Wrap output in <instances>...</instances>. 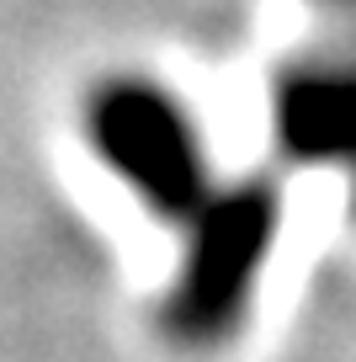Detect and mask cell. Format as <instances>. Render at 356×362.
Instances as JSON below:
<instances>
[{
  "label": "cell",
  "instance_id": "6da1fadb",
  "mask_svg": "<svg viewBox=\"0 0 356 362\" xmlns=\"http://www.w3.org/2000/svg\"><path fill=\"white\" fill-rule=\"evenodd\" d=\"M277 240V192L271 187H234L191 214V240L165 298V325L186 346H218L239 330L256 298L261 267Z\"/></svg>",
  "mask_w": 356,
  "mask_h": 362
},
{
  "label": "cell",
  "instance_id": "7a4b0ae2",
  "mask_svg": "<svg viewBox=\"0 0 356 362\" xmlns=\"http://www.w3.org/2000/svg\"><path fill=\"white\" fill-rule=\"evenodd\" d=\"M85 134L107 170L134 187L155 214L191 218L208 203V160L197 128L170 102V90L149 80H112L90 96Z\"/></svg>",
  "mask_w": 356,
  "mask_h": 362
},
{
  "label": "cell",
  "instance_id": "3957f363",
  "mask_svg": "<svg viewBox=\"0 0 356 362\" xmlns=\"http://www.w3.org/2000/svg\"><path fill=\"white\" fill-rule=\"evenodd\" d=\"M282 128H287V144L309 160L356 155V96L351 90H330V86L292 90L282 102Z\"/></svg>",
  "mask_w": 356,
  "mask_h": 362
}]
</instances>
